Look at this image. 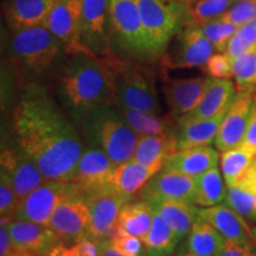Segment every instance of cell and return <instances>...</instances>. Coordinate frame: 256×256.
<instances>
[{
  "instance_id": "obj_1",
  "label": "cell",
  "mask_w": 256,
  "mask_h": 256,
  "mask_svg": "<svg viewBox=\"0 0 256 256\" xmlns=\"http://www.w3.org/2000/svg\"><path fill=\"white\" fill-rule=\"evenodd\" d=\"M12 126L17 146L50 180L69 182L84 152L75 124L43 83L28 81L14 106Z\"/></svg>"
},
{
  "instance_id": "obj_2",
  "label": "cell",
  "mask_w": 256,
  "mask_h": 256,
  "mask_svg": "<svg viewBox=\"0 0 256 256\" xmlns=\"http://www.w3.org/2000/svg\"><path fill=\"white\" fill-rule=\"evenodd\" d=\"M56 72L58 102L75 124L96 108L114 104L108 68L102 57L66 55Z\"/></svg>"
},
{
  "instance_id": "obj_3",
  "label": "cell",
  "mask_w": 256,
  "mask_h": 256,
  "mask_svg": "<svg viewBox=\"0 0 256 256\" xmlns=\"http://www.w3.org/2000/svg\"><path fill=\"white\" fill-rule=\"evenodd\" d=\"M110 72L113 102L130 110L162 113L154 74L144 62L126 60L112 52L102 57Z\"/></svg>"
},
{
  "instance_id": "obj_4",
  "label": "cell",
  "mask_w": 256,
  "mask_h": 256,
  "mask_svg": "<svg viewBox=\"0 0 256 256\" xmlns=\"http://www.w3.org/2000/svg\"><path fill=\"white\" fill-rule=\"evenodd\" d=\"M78 124L86 145L101 150L116 166L133 158L139 136L115 104L96 108Z\"/></svg>"
},
{
  "instance_id": "obj_5",
  "label": "cell",
  "mask_w": 256,
  "mask_h": 256,
  "mask_svg": "<svg viewBox=\"0 0 256 256\" xmlns=\"http://www.w3.org/2000/svg\"><path fill=\"white\" fill-rule=\"evenodd\" d=\"M10 51L19 72L32 78L52 69L66 55L62 44L43 23L11 30Z\"/></svg>"
},
{
  "instance_id": "obj_6",
  "label": "cell",
  "mask_w": 256,
  "mask_h": 256,
  "mask_svg": "<svg viewBox=\"0 0 256 256\" xmlns=\"http://www.w3.org/2000/svg\"><path fill=\"white\" fill-rule=\"evenodd\" d=\"M150 54L162 58L171 40L191 22L182 0H136Z\"/></svg>"
},
{
  "instance_id": "obj_7",
  "label": "cell",
  "mask_w": 256,
  "mask_h": 256,
  "mask_svg": "<svg viewBox=\"0 0 256 256\" xmlns=\"http://www.w3.org/2000/svg\"><path fill=\"white\" fill-rule=\"evenodd\" d=\"M108 34L115 55L139 62L153 60L136 0H108Z\"/></svg>"
},
{
  "instance_id": "obj_8",
  "label": "cell",
  "mask_w": 256,
  "mask_h": 256,
  "mask_svg": "<svg viewBox=\"0 0 256 256\" xmlns=\"http://www.w3.org/2000/svg\"><path fill=\"white\" fill-rule=\"evenodd\" d=\"M72 196L80 194L70 182L46 179L20 202L14 218L48 226L60 203Z\"/></svg>"
},
{
  "instance_id": "obj_9",
  "label": "cell",
  "mask_w": 256,
  "mask_h": 256,
  "mask_svg": "<svg viewBox=\"0 0 256 256\" xmlns=\"http://www.w3.org/2000/svg\"><path fill=\"white\" fill-rule=\"evenodd\" d=\"M43 24L60 40L66 55H94L82 40L80 0H57Z\"/></svg>"
},
{
  "instance_id": "obj_10",
  "label": "cell",
  "mask_w": 256,
  "mask_h": 256,
  "mask_svg": "<svg viewBox=\"0 0 256 256\" xmlns=\"http://www.w3.org/2000/svg\"><path fill=\"white\" fill-rule=\"evenodd\" d=\"M83 198L90 214L87 236L95 241L110 240L114 235L121 209L132 200L110 186L92 192Z\"/></svg>"
},
{
  "instance_id": "obj_11",
  "label": "cell",
  "mask_w": 256,
  "mask_h": 256,
  "mask_svg": "<svg viewBox=\"0 0 256 256\" xmlns=\"http://www.w3.org/2000/svg\"><path fill=\"white\" fill-rule=\"evenodd\" d=\"M176 38L174 49L162 57L168 68H204L210 57L216 52L202 28L192 22L185 25Z\"/></svg>"
},
{
  "instance_id": "obj_12",
  "label": "cell",
  "mask_w": 256,
  "mask_h": 256,
  "mask_svg": "<svg viewBox=\"0 0 256 256\" xmlns=\"http://www.w3.org/2000/svg\"><path fill=\"white\" fill-rule=\"evenodd\" d=\"M115 168L116 165L101 150L86 147L69 182L78 190L80 196L84 197L92 192L110 186Z\"/></svg>"
},
{
  "instance_id": "obj_13",
  "label": "cell",
  "mask_w": 256,
  "mask_h": 256,
  "mask_svg": "<svg viewBox=\"0 0 256 256\" xmlns=\"http://www.w3.org/2000/svg\"><path fill=\"white\" fill-rule=\"evenodd\" d=\"M90 214L84 198L72 196L64 200L54 211L48 226L66 246H72L87 236Z\"/></svg>"
},
{
  "instance_id": "obj_14",
  "label": "cell",
  "mask_w": 256,
  "mask_h": 256,
  "mask_svg": "<svg viewBox=\"0 0 256 256\" xmlns=\"http://www.w3.org/2000/svg\"><path fill=\"white\" fill-rule=\"evenodd\" d=\"M81 36L84 46L98 57L112 52L108 34V0H80Z\"/></svg>"
},
{
  "instance_id": "obj_15",
  "label": "cell",
  "mask_w": 256,
  "mask_h": 256,
  "mask_svg": "<svg viewBox=\"0 0 256 256\" xmlns=\"http://www.w3.org/2000/svg\"><path fill=\"white\" fill-rule=\"evenodd\" d=\"M194 194V178L190 176L162 168L147 183L139 198L150 206L165 202H190Z\"/></svg>"
},
{
  "instance_id": "obj_16",
  "label": "cell",
  "mask_w": 256,
  "mask_h": 256,
  "mask_svg": "<svg viewBox=\"0 0 256 256\" xmlns=\"http://www.w3.org/2000/svg\"><path fill=\"white\" fill-rule=\"evenodd\" d=\"M0 171L5 172L11 179L19 202L46 180L38 166L18 146L2 148Z\"/></svg>"
},
{
  "instance_id": "obj_17",
  "label": "cell",
  "mask_w": 256,
  "mask_h": 256,
  "mask_svg": "<svg viewBox=\"0 0 256 256\" xmlns=\"http://www.w3.org/2000/svg\"><path fill=\"white\" fill-rule=\"evenodd\" d=\"M255 94L238 92L232 104L224 115L216 136L215 146L220 153L242 145L247 132Z\"/></svg>"
},
{
  "instance_id": "obj_18",
  "label": "cell",
  "mask_w": 256,
  "mask_h": 256,
  "mask_svg": "<svg viewBox=\"0 0 256 256\" xmlns=\"http://www.w3.org/2000/svg\"><path fill=\"white\" fill-rule=\"evenodd\" d=\"M198 216L209 222L226 241L243 247L256 248L252 228L247 220L226 204L209 208L198 206Z\"/></svg>"
},
{
  "instance_id": "obj_19",
  "label": "cell",
  "mask_w": 256,
  "mask_h": 256,
  "mask_svg": "<svg viewBox=\"0 0 256 256\" xmlns=\"http://www.w3.org/2000/svg\"><path fill=\"white\" fill-rule=\"evenodd\" d=\"M12 242L22 250L42 256L60 243L49 226L26 220H12L8 224Z\"/></svg>"
},
{
  "instance_id": "obj_20",
  "label": "cell",
  "mask_w": 256,
  "mask_h": 256,
  "mask_svg": "<svg viewBox=\"0 0 256 256\" xmlns=\"http://www.w3.org/2000/svg\"><path fill=\"white\" fill-rule=\"evenodd\" d=\"M210 78H191L170 80L164 83L165 101L170 114L176 119L190 113L200 104Z\"/></svg>"
},
{
  "instance_id": "obj_21",
  "label": "cell",
  "mask_w": 256,
  "mask_h": 256,
  "mask_svg": "<svg viewBox=\"0 0 256 256\" xmlns=\"http://www.w3.org/2000/svg\"><path fill=\"white\" fill-rule=\"evenodd\" d=\"M236 94L238 89L232 80L210 78L203 98L197 107L190 113L179 118L177 121L182 122V121L210 119L217 116L229 110Z\"/></svg>"
},
{
  "instance_id": "obj_22",
  "label": "cell",
  "mask_w": 256,
  "mask_h": 256,
  "mask_svg": "<svg viewBox=\"0 0 256 256\" xmlns=\"http://www.w3.org/2000/svg\"><path fill=\"white\" fill-rule=\"evenodd\" d=\"M164 168L165 162L146 165L130 159L115 168L110 186L130 200H133V197L140 194L144 186Z\"/></svg>"
},
{
  "instance_id": "obj_23",
  "label": "cell",
  "mask_w": 256,
  "mask_h": 256,
  "mask_svg": "<svg viewBox=\"0 0 256 256\" xmlns=\"http://www.w3.org/2000/svg\"><path fill=\"white\" fill-rule=\"evenodd\" d=\"M220 153L211 146L178 150L165 164L166 170L179 172L190 177H197L210 168L218 166Z\"/></svg>"
},
{
  "instance_id": "obj_24",
  "label": "cell",
  "mask_w": 256,
  "mask_h": 256,
  "mask_svg": "<svg viewBox=\"0 0 256 256\" xmlns=\"http://www.w3.org/2000/svg\"><path fill=\"white\" fill-rule=\"evenodd\" d=\"M224 113L210 119L190 120L178 122L177 142L178 150L192 148V147L210 146L215 144L216 136L218 134L220 124L224 119Z\"/></svg>"
},
{
  "instance_id": "obj_25",
  "label": "cell",
  "mask_w": 256,
  "mask_h": 256,
  "mask_svg": "<svg viewBox=\"0 0 256 256\" xmlns=\"http://www.w3.org/2000/svg\"><path fill=\"white\" fill-rule=\"evenodd\" d=\"M57 0H8L6 23L11 30L42 24Z\"/></svg>"
},
{
  "instance_id": "obj_26",
  "label": "cell",
  "mask_w": 256,
  "mask_h": 256,
  "mask_svg": "<svg viewBox=\"0 0 256 256\" xmlns=\"http://www.w3.org/2000/svg\"><path fill=\"white\" fill-rule=\"evenodd\" d=\"M118 108L128 124L133 128L134 132L139 136H159V134L177 132L178 121L174 115L170 114V116H166L162 113H152V112L136 110L122 107Z\"/></svg>"
},
{
  "instance_id": "obj_27",
  "label": "cell",
  "mask_w": 256,
  "mask_h": 256,
  "mask_svg": "<svg viewBox=\"0 0 256 256\" xmlns=\"http://www.w3.org/2000/svg\"><path fill=\"white\" fill-rule=\"evenodd\" d=\"M178 151L176 133L159 136H139L133 158L142 164L152 165L156 162H168V160Z\"/></svg>"
},
{
  "instance_id": "obj_28",
  "label": "cell",
  "mask_w": 256,
  "mask_h": 256,
  "mask_svg": "<svg viewBox=\"0 0 256 256\" xmlns=\"http://www.w3.org/2000/svg\"><path fill=\"white\" fill-rule=\"evenodd\" d=\"M152 220L153 208L142 200H132L121 209L115 232L128 234L144 241L151 229Z\"/></svg>"
},
{
  "instance_id": "obj_29",
  "label": "cell",
  "mask_w": 256,
  "mask_h": 256,
  "mask_svg": "<svg viewBox=\"0 0 256 256\" xmlns=\"http://www.w3.org/2000/svg\"><path fill=\"white\" fill-rule=\"evenodd\" d=\"M226 240L206 220L198 218L188 235L186 252L194 256H218Z\"/></svg>"
},
{
  "instance_id": "obj_30",
  "label": "cell",
  "mask_w": 256,
  "mask_h": 256,
  "mask_svg": "<svg viewBox=\"0 0 256 256\" xmlns=\"http://www.w3.org/2000/svg\"><path fill=\"white\" fill-rule=\"evenodd\" d=\"M151 206L168 223L178 242L188 235L198 218V206L190 202H165Z\"/></svg>"
},
{
  "instance_id": "obj_31",
  "label": "cell",
  "mask_w": 256,
  "mask_h": 256,
  "mask_svg": "<svg viewBox=\"0 0 256 256\" xmlns=\"http://www.w3.org/2000/svg\"><path fill=\"white\" fill-rule=\"evenodd\" d=\"M226 188L228 186L218 166L210 168L209 171L194 177V194L192 203L200 208L218 206L224 202Z\"/></svg>"
},
{
  "instance_id": "obj_32",
  "label": "cell",
  "mask_w": 256,
  "mask_h": 256,
  "mask_svg": "<svg viewBox=\"0 0 256 256\" xmlns=\"http://www.w3.org/2000/svg\"><path fill=\"white\" fill-rule=\"evenodd\" d=\"M255 154V151L243 145L220 152V172L226 186L232 188L240 183L252 166Z\"/></svg>"
},
{
  "instance_id": "obj_33",
  "label": "cell",
  "mask_w": 256,
  "mask_h": 256,
  "mask_svg": "<svg viewBox=\"0 0 256 256\" xmlns=\"http://www.w3.org/2000/svg\"><path fill=\"white\" fill-rule=\"evenodd\" d=\"M142 242L146 256H172L179 243L172 229L154 209L151 229Z\"/></svg>"
},
{
  "instance_id": "obj_34",
  "label": "cell",
  "mask_w": 256,
  "mask_h": 256,
  "mask_svg": "<svg viewBox=\"0 0 256 256\" xmlns=\"http://www.w3.org/2000/svg\"><path fill=\"white\" fill-rule=\"evenodd\" d=\"M223 204L229 206L246 220L256 222V190L238 183L226 188Z\"/></svg>"
},
{
  "instance_id": "obj_35",
  "label": "cell",
  "mask_w": 256,
  "mask_h": 256,
  "mask_svg": "<svg viewBox=\"0 0 256 256\" xmlns=\"http://www.w3.org/2000/svg\"><path fill=\"white\" fill-rule=\"evenodd\" d=\"M232 78L238 92H256V46L232 60Z\"/></svg>"
},
{
  "instance_id": "obj_36",
  "label": "cell",
  "mask_w": 256,
  "mask_h": 256,
  "mask_svg": "<svg viewBox=\"0 0 256 256\" xmlns=\"http://www.w3.org/2000/svg\"><path fill=\"white\" fill-rule=\"evenodd\" d=\"M236 0H188V6L191 22L196 25L218 19L229 11Z\"/></svg>"
},
{
  "instance_id": "obj_37",
  "label": "cell",
  "mask_w": 256,
  "mask_h": 256,
  "mask_svg": "<svg viewBox=\"0 0 256 256\" xmlns=\"http://www.w3.org/2000/svg\"><path fill=\"white\" fill-rule=\"evenodd\" d=\"M200 28L208 40L211 42L217 52H226L229 40L238 30V26L222 18L206 22V23L200 25Z\"/></svg>"
},
{
  "instance_id": "obj_38",
  "label": "cell",
  "mask_w": 256,
  "mask_h": 256,
  "mask_svg": "<svg viewBox=\"0 0 256 256\" xmlns=\"http://www.w3.org/2000/svg\"><path fill=\"white\" fill-rule=\"evenodd\" d=\"M19 204L20 202L11 179L5 172L0 171V226H8L12 220H14Z\"/></svg>"
},
{
  "instance_id": "obj_39",
  "label": "cell",
  "mask_w": 256,
  "mask_h": 256,
  "mask_svg": "<svg viewBox=\"0 0 256 256\" xmlns=\"http://www.w3.org/2000/svg\"><path fill=\"white\" fill-rule=\"evenodd\" d=\"M220 18L241 28L256 18V0H236L229 11Z\"/></svg>"
},
{
  "instance_id": "obj_40",
  "label": "cell",
  "mask_w": 256,
  "mask_h": 256,
  "mask_svg": "<svg viewBox=\"0 0 256 256\" xmlns=\"http://www.w3.org/2000/svg\"><path fill=\"white\" fill-rule=\"evenodd\" d=\"M110 241L118 250L128 256H146L144 242L136 236L115 232Z\"/></svg>"
},
{
  "instance_id": "obj_41",
  "label": "cell",
  "mask_w": 256,
  "mask_h": 256,
  "mask_svg": "<svg viewBox=\"0 0 256 256\" xmlns=\"http://www.w3.org/2000/svg\"><path fill=\"white\" fill-rule=\"evenodd\" d=\"M204 70L212 78H232V60L226 56V52H215L210 57L204 66Z\"/></svg>"
},
{
  "instance_id": "obj_42",
  "label": "cell",
  "mask_w": 256,
  "mask_h": 256,
  "mask_svg": "<svg viewBox=\"0 0 256 256\" xmlns=\"http://www.w3.org/2000/svg\"><path fill=\"white\" fill-rule=\"evenodd\" d=\"M254 48L255 46H252V43H249V42L242 36L241 32L238 30L236 34L232 37V40H229L228 46H226V54L230 60H234L235 58H238V56L243 55V54L248 52L249 50L254 49Z\"/></svg>"
},
{
  "instance_id": "obj_43",
  "label": "cell",
  "mask_w": 256,
  "mask_h": 256,
  "mask_svg": "<svg viewBox=\"0 0 256 256\" xmlns=\"http://www.w3.org/2000/svg\"><path fill=\"white\" fill-rule=\"evenodd\" d=\"M78 256H98V242L88 236L70 246Z\"/></svg>"
},
{
  "instance_id": "obj_44",
  "label": "cell",
  "mask_w": 256,
  "mask_h": 256,
  "mask_svg": "<svg viewBox=\"0 0 256 256\" xmlns=\"http://www.w3.org/2000/svg\"><path fill=\"white\" fill-rule=\"evenodd\" d=\"M242 145L256 152V94L254 96V102H252L247 132H246Z\"/></svg>"
},
{
  "instance_id": "obj_45",
  "label": "cell",
  "mask_w": 256,
  "mask_h": 256,
  "mask_svg": "<svg viewBox=\"0 0 256 256\" xmlns=\"http://www.w3.org/2000/svg\"><path fill=\"white\" fill-rule=\"evenodd\" d=\"M218 256H256V248H248L226 241Z\"/></svg>"
},
{
  "instance_id": "obj_46",
  "label": "cell",
  "mask_w": 256,
  "mask_h": 256,
  "mask_svg": "<svg viewBox=\"0 0 256 256\" xmlns=\"http://www.w3.org/2000/svg\"><path fill=\"white\" fill-rule=\"evenodd\" d=\"M238 31L241 32L242 36L249 43H252V46H256V18L248 22V23H246L244 25H242L241 28H238Z\"/></svg>"
},
{
  "instance_id": "obj_47",
  "label": "cell",
  "mask_w": 256,
  "mask_h": 256,
  "mask_svg": "<svg viewBox=\"0 0 256 256\" xmlns=\"http://www.w3.org/2000/svg\"><path fill=\"white\" fill-rule=\"evenodd\" d=\"M98 242V256H128L124 252L118 250L112 244L110 240H102Z\"/></svg>"
},
{
  "instance_id": "obj_48",
  "label": "cell",
  "mask_w": 256,
  "mask_h": 256,
  "mask_svg": "<svg viewBox=\"0 0 256 256\" xmlns=\"http://www.w3.org/2000/svg\"><path fill=\"white\" fill-rule=\"evenodd\" d=\"M42 256H78V255L74 252V249L70 247V246H66L60 242L51 249V250L46 252V254Z\"/></svg>"
},
{
  "instance_id": "obj_49",
  "label": "cell",
  "mask_w": 256,
  "mask_h": 256,
  "mask_svg": "<svg viewBox=\"0 0 256 256\" xmlns=\"http://www.w3.org/2000/svg\"><path fill=\"white\" fill-rule=\"evenodd\" d=\"M252 238H254V242L256 244V224L254 226H252Z\"/></svg>"
},
{
  "instance_id": "obj_50",
  "label": "cell",
  "mask_w": 256,
  "mask_h": 256,
  "mask_svg": "<svg viewBox=\"0 0 256 256\" xmlns=\"http://www.w3.org/2000/svg\"><path fill=\"white\" fill-rule=\"evenodd\" d=\"M177 256H194V255H192V254H190V252H180V254H179V255H177Z\"/></svg>"
},
{
  "instance_id": "obj_51",
  "label": "cell",
  "mask_w": 256,
  "mask_h": 256,
  "mask_svg": "<svg viewBox=\"0 0 256 256\" xmlns=\"http://www.w3.org/2000/svg\"><path fill=\"white\" fill-rule=\"evenodd\" d=\"M182 2H188V0H182Z\"/></svg>"
}]
</instances>
